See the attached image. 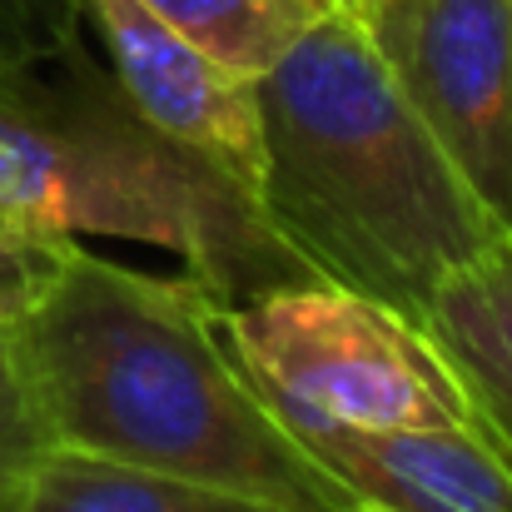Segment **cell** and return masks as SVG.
Here are the masks:
<instances>
[{"label":"cell","instance_id":"cell-1","mask_svg":"<svg viewBox=\"0 0 512 512\" xmlns=\"http://www.w3.org/2000/svg\"><path fill=\"white\" fill-rule=\"evenodd\" d=\"M199 274H145L65 244L40 299L10 324L50 448L160 468L289 512H358L254 383Z\"/></svg>","mask_w":512,"mask_h":512},{"label":"cell","instance_id":"cell-2","mask_svg":"<svg viewBox=\"0 0 512 512\" xmlns=\"http://www.w3.org/2000/svg\"><path fill=\"white\" fill-rule=\"evenodd\" d=\"M259 214L309 279L423 324L433 289L503 229L438 145L398 60L334 5L259 80Z\"/></svg>","mask_w":512,"mask_h":512},{"label":"cell","instance_id":"cell-3","mask_svg":"<svg viewBox=\"0 0 512 512\" xmlns=\"http://www.w3.org/2000/svg\"><path fill=\"white\" fill-rule=\"evenodd\" d=\"M0 209L40 234H110L184 259L229 304L309 279L259 209L209 165L170 145L85 50L0 65Z\"/></svg>","mask_w":512,"mask_h":512},{"label":"cell","instance_id":"cell-4","mask_svg":"<svg viewBox=\"0 0 512 512\" xmlns=\"http://www.w3.org/2000/svg\"><path fill=\"white\" fill-rule=\"evenodd\" d=\"M224 329L294 433L458 428L488 438L448 353L393 304L329 279H284L224 304Z\"/></svg>","mask_w":512,"mask_h":512},{"label":"cell","instance_id":"cell-5","mask_svg":"<svg viewBox=\"0 0 512 512\" xmlns=\"http://www.w3.org/2000/svg\"><path fill=\"white\" fill-rule=\"evenodd\" d=\"M80 10L95 25L110 55V75L120 80L130 105L170 145L209 165L259 209L264 150H259L254 80L214 65L145 0H80Z\"/></svg>","mask_w":512,"mask_h":512},{"label":"cell","instance_id":"cell-6","mask_svg":"<svg viewBox=\"0 0 512 512\" xmlns=\"http://www.w3.org/2000/svg\"><path fill=\"white\" fill-rule=\"evenodd\" d=\"M398 70L478 204L512 234V0H423Z\"/></svg>","mask_w":512,"mask_h":512},{"label":"cell","instance_id":"cell-7","mask_svg":"<svg viewBox=\"0 0 512 512\" xmlns=\"http://www.w3.org/2000/svg\"><path fill=\"white\" fill-rule=\"evenodd\" d=\"M314 458L373 512H512V463L483 433L304 428Z\"/></svg>","mask_w":512,"mask_h":512},{"label":"cell","instance_id":"cell-8","mask_svg":"<svg viewBox=\"0 0 512 512\" xmlns=\"http://www.w3.org/2000/svg\"><path fill=\"white\" fill-rule=\"evenodd\" d=\"M423 329L468 383L488 438L512 463V234L483 244L433 289Z\"/></svg>","mask_w":512,"mask_h":512},{"label":"cell","instance_id":"cell-9","mask_svg":"<svg viewBox=\"0 0 512 512\" xmlns=\"http://www.w3.org/2000/svg\"><path fill=\"white\" fill-rule=\"evenodd\" d=\"M10 512H289L279 503L194 483L160 468H135L75 448H45Z\"/></svg>","mask_w":512,"mask_h":512},{"label":"cell","instance_id":"cell-10","mask_svg":"<svg viewBox=\"0 0 512 512\" xmlns=\"http://www.w3.org/2000/svg\"><path fill=\"white\" fill-rule=\"evenodd\" d=\"M214 65L259 80L339 0H145Z\"/></svg>","mask_w":512,"mask_h":512},{"label":"cell","instance_id":"cell-11","mask_svg":"<svg viewBox=\"0 0 512 512\" xmlns=\"http://www.w3.org/2000/svg\"><path fill=\"white\" fill-rule=\"evenodd\" d=\"M45 448H50V433L40 423V408H35L20 368L5 358L0 363V512L15 508V498Z\"/></svg>","mask_w":512,"mask_h":512},{"label":"cell","instance_id":"cell-12","mask_svg":"<svg viewBox=\"0 0 512 512\" xmlns=\"http://www.w3.org/2000/svg\"><path fill=\"white\" fill-rule=\"evenodd\" d=\"M65 244H70L65 234H40L0 209V319L5 324H15L40 299Z\"/></svg>","mask_w":512,"mask_h":512},{"label":"cell","instance_id":"cell-13","mask_svg":"<svg viewBox=\"0 0 512 512\" xmlns=\"http://www.w3.org/2000/svg\"><path fill=\"white\" fill-rule=\"evenodd\" d=\"M85 30L80 0H0V65L60 50Z\"/></svg>","mask_w":512,"mask_h":512},{"label":"cell","instance_id":"cell-14","mask_svg":"<svg viewBox=\"0 0 512 512\" xmlns=\"http://www.w3.org/2000/svg\"><path fill=\"white\" fill-rule=\"evenodd\" d=\"M348 10H353V15H358V20L373 30V40L388 50V60H398V65H403L423 0H348Z\"/></svg>","mask_w":512,"mask_h":512},{"label":"cell","instance_id":"cell-15","mask_svg":"<svg viewBox=\"0 0 512 512\" xmlns=\"http://www.w3.org/2000/svg\"><path fill=\"white\" fill-rule=\"evenodd\" d=\"M5 358H10V324L0 319V363H5Z\"/></svg>","mask_w":512,"mask_h":512},{"label":"cell","instance_id":"cell-16","mask_svg":"<svg viewBox=\"0 0 512 512\" xmlns=\"http://www.w3.org/2000/svg\"><path fill=\"white\" fill-rule=\"evenodd\" d=\"M358 512H373V508H358Z\"/></svg>","mask_w":512,"mask_h":512},{"label":"cell","instance_id":"cell-17","mask_svg":"<svg viewBox=\"0 0 512 512\" xmlns=\"http://www.w3.org/2000/svg\"><path fill=\"white\" fill-rule=\"evenodd\" d=\"M339 5H348V0H339Z\"/></svg>","mask_w":512,"mask_h":512}]
</instances>
